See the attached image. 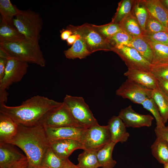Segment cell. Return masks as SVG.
<instances>
[{
  "mask_svg": "<svg viewBox=\"0 0 168 168\" xmlns=\"http://www.w3.org/2000/svg\"><path fill=\"white\" fill-rule=\"evenodd\" d=\"M62 168H79L77 165H75L68 158L66 159L63 166Z\"/></svg>",
  "mask_w": 168,
  "mask_h": 168,
  "instance_id": "cell-45",
  "label": "cell"
},
{
  "mask_svg": "<svg viewBox=\"0 0 168 168\" xmlns=\"http://www.w3.org/2000/svg\"><path fill=\"white\" fill-rule=\"evenodd\" d=\"M131 11L144 33L148 14L143 1H134Z\"/></svg>",
  "mask_w": 168,
  "mask_h": 168,
  "instance_id": "cell-31",
  "label": "cell"
},
{
  "mask_svg": "<svg viewBox=\"0 0 168 168\" xmlns=\"http://www.w3.org/2000/svg\"><path fill=\"white\" fill-rule=\"evenodd\" d=\"M97 152L84 150L78 156L77 165L79 168H98L101 167L97 157Z\"/></svg>",
  "mask_w": 168,
  "mask_h": 168,
  "instance_id": "cell-27",
  "label": "cell"
},
{
  "mask_svg": "<svg viewBox=\"0 0 168 168\" xmlns=\"http://www.w3.org/2000/svg\"><path fill=\"white\" fill-rule=\"evenodd\" d=\"M40 124L44 127H72L83 128L74 119L63 102L61 105L49 112Z\"/></svg>",
  "mask_w": 168,
  "mask_h": 168,
  "instance_id": "cell-8",
  "label": "cell"
},
{
  "mask_svg": "<svg viewBox=\"0 0 168 168\" xmlns=\"http://www.w3.org/2000/svg\"><path fill=\"white\" fill-rule=\"evenodd\" d=\"M124 75L148 89L154 90L158 87V80L151 72L128 69Z\"/></svg>",
  "mask_w": 168,
  "mask_h": 168,
  "instance_id": "cell-15",
  "label": "cell"
},
{
  "mask_svg": "<svg viewBox=\"0 0 168 168\" xmlns=\"http://www.w3.org/2000/svg\"><path fill=\"white\" fill-rule=\"evenodd\" d=\"M158 86L168 97V81L158 80Z\"/></svg>",
  "mask_w": 168,
  "mask_h": 168,
  "instance_id": "cell-42",
  "label": "cell"
},
{
  "mask_svg": "<svg viewBox=\"0 0 168 168\" xmlns=\"http://www.w3.org/2000/svg\"><path fill=\"white\" fill-rule=\"evenodd\" d=\"M19 11V9L12 4L10 0H0V13L1 18L10 25L14 26L13 19Z\"/></svg>",
  "mask_w": 168,
  "mask_h": 168,
  "instance_id": "cell-29",
  "label": "cell"
},
{
  "mask_svg": "<svg viewBox=\"0 0 168 168\" xmlns=\"http://www.w3.org/2000/svg\"><path fill=\"white\" fill-rule=\"evenodd\" d=\"M151 148L152 155L159 163L164 165L168 163V144L166 140L156 137Z\"/></svg>",
  "mask_w": 168,
  "mask_h": 168,
  "instance_id": "cell-21",
  "label": "cell"
},
{
  "mask_svg": "<svg viewBox=\"0 0 168 168\" xmlns=\"http://www.w3.org/2000/svg\"><path fill=\"white\" fill-rule=\"evenodd\" d=\"M0 49L9 57L19 60L43 67L45 65V60L38 42L25 38L13 41H0Z\"/></svg>",
  "mask_w": 168,
  "mask_h": 168,
  "instance_id": "cell-3",
  "label": "cell"
},
{
  "mask_svg": "<svg viewBox=\"0 0 168 168\" xmlns=\"http://www.w3.org/2000/svg\"><path fill=\"white\" fill-rule=\"evenodd\" d=\"M118 116L126 127L139 128L151 126L154 118L150 114H143L136 112L131 105L122 109Z\"/></svg>",
  "mask_w": 168,
  "mask_h": 168,
  "instance_id": "cell-12",
  "label": "cell"
},
{
  "mask_svg": "<svg viewBox=\"0 0 168 168\" xmlns=\"http://www.w3.org/2000/svg\"><path fill=\"white\" fill-rule=\"evenodd\" d=\"M134 1L123 0L118 3L116 12L111 22L119 24L120 21L132 10Z\"/></svg>",
  "mask_w": 168,
  "mask_h": 168,
  "instance_id": "cell-33",
  "label": "cell"
},
{
  "mask_svg": "<svg viewBox=\"0 0 168 168\" xmlns=\"http://www.w3.org/2000/svg\"><path fill=\"white\" fill-rule=\"evenodd\" d=\"M111 141L107 125L101 126L98 123L86 129L82 143L83 150L97 152Z\"/></svg>",
  "mask_w": 168,
  "mask_h": 168,
  "instance_id": "cell-7",
  "label": "cell"
},
{
  "mask_svg": "<svg viewBox=\"0 0 168 168\" xmlns=\"http://www.w3.org/2000/svg\"><path fill=\"white\" fill-rule=\"evenodd\" d=\"M143 107L153 115L156 121V127L165 126L163 122L158 107L152 97L146 99L141 104Z\"/></svg>",
  "mask_w": 168,
  "mask_h": 168,
  "instance_id": "cell-34",
  "label": "cell"
},
{
  "mask_svg": "<svg viewBox=\"0 0 168 168\" xmlns=\"http://www.w3.org/2000/svg\"><path fill=\"white\" fill-rule=\"evenodd\" d=\"M152 90L128 78L116 90V94L134 103L142 104L146 99L152 97Z\"/></svg>",
  "mask_w": 168,
  "mask_h": 168,
  "instance_id": "cell-9",
  "label": "cell"
},
{
  "mask_svg": "<svg viewBox=\"0 0 168 168\" xmlns=\"http://www.w3.org/2000/svg\"><path fill=\"white\" fill-rule=\"evenodd\" d=\"M161 2L168 11V0H160Z\"/></svg>",
  "mask_w": 168,
  "mask_h": 168,
  "instance_id": "cell-46",
  "label": "cell"
},
{
  "mask_svg": "<svg viewBox=\"0 0 168 168\" xmlns=\"http://www.w3.org/2000/svg\"><path fill=\"white\" fill-rule=\"evenodd\" d=\"M50 147L59 156L63 159L68 158L75 150L83 149L81 142L72 139L50 141Z\"/></svg>",
  "mask_w": 168,
  "mask_h": 168,
  "instance_id": "cell-14",
  "label": "cell"
},
{
  "mask_svg": "<svg viewBox=\"0 0 168 168\" xmlns=\"http://www.w3.org/2000/svg\"><path fill=\"white\" fill-rule=\"evenodd\" d=\"M7 61V58L0 57V81L3 78Z\"/></svg>",
  "mask_w": 168,
  "mask_h": 168,
  "instance_id": "cell-40",
  "label": "cell"
},
{
  "mask_svg": "<svg viewBox=\"0 0 168 168\" xmlns=\"http://www.w3.org/2000/svg\"><path fill=\"white\" fill-rule=\"evenodd\" d=\"M91 25L96 31L108 40L116 33L122 30L118 24L112 22L102 25Z\"/></svg>",
  "mask_w": 168,
  "mask_h": 168,
  "instance_id": "cell-32",
  "label": "cell"
},
{
  "mask_svg": "<svg viewBox=\"0 0 168 168\" xmlns=\"http://www.w3.org/2000/svg\"><path fill=\"white\" fill-rule=\"evenodd\" d=\"M34 168H45L41 166H40L36 167H34Z\"/></svg>",
  "mask_w": 168,
  "mask_h": 168,
  "instance_id": "cell-48",
  "label": "cell"
},
{
  "mask_svg": "<svg viewBox=\"0 0 168 168\" xmlns=\"http://www.w3.org/2000/svg\"><path fill=\"white\" fill-rule=\"evenodd\" d=\"M62 103L37 95L23 101L17 106H8L5 103H0V111L9 116L18 124L31 127L40 124L49 112Z\"/></svg>",
  "mask_w": 168,
  "mask_h": 168,
  "instance_id": "cell-1",
  "label": "cell"
},
{
  "mask_svg": "<svg viewBox=\"0 0 168 168\" xmlns=\"http://www.w3.org/2000/svg\"><path fill=\"white\" fill-rule=\"evenodd\" d=\"M13 24L25 38L39 42L43 23L38 13L30 10H19L14 18Z\"/></svg>",
  "mask_w": 168,
  "mask_h": 168,
  "instance_id": "cell-4",
  "label": "cell"
},
{
  "mask_svg": "<svg viewBox=\"0 0 168 168\" xmlns=\"http://www.w3.org/2000/svg\"><path fill=\"white\" fill-rule=\"evenodd\" d=\"M7 143L21 148L33 167L40 165L50 147L45 128L40 124L31 127L19 124L16 135Z\"/></svg>",
  "mask_w": 168,
  "mask_h": 168,
  "instance_id": "cell-2",
  "label": "cell"
},
{
  "mask_svg": "<svg viewBox=\"0 0 168 168\" xmlns=\"http://www.w3.org/2000/svg\"><path fill=\"white\" fill-rule=\"evenodd\" d=\"M111 51L116 53L121 58L128 69L150 72L151 64L134 48L121 45L112 47Z\"/></svg>",
  "mask_w": 168,
  "mask_h": 168,
  "instance_id": "cell-11",
  "label": "cell"
},
{
  "mask_svg": "<svg viewBox=\"0 0 168 168\" xmlns=\"http://www.w3.org/2000/svg\"><path fill=\"white\" fill-rule=\"evenodd\" d=\"M150 71L157 80L168 81V63L151 64Z\"/></svg>",
  "mask_w": 168,
  "mask_h": 168,
  "instance_id": "cell-36",
  "label": "cell"
},
{
  "mask_svg": "<svg viewBox=\"0 0 168 168\" xmlns=\"http://www.w3.org/2000/svg\"><path fill=\"white\" fill-rule=\"evenodd\" d=\"M166 127L167 128V129L168 130V125L167 126H166Z\"/></svg>",
  "mask_w": 168,
  "mask_h": 168,
  "instance_id": "cell-51",
  "label": "cell"
},
{
  "mask_svg": "<svg viewBox=\"0 0 168 168\" xmlns=\"http://www.w3.org/2000/svg\"><path fill=\"white\" fill-rule=\"evenodd\" d=\"M166 31L168 33V23L167 27L166 28Z\"/></svg>",
  "mask_w": 168,
  "mask_h": 168,
  "instance_id": "cell-50",
  "label": "cell"
},
{
  "mask_svg": "<svg viewBox=\"0 0 168 168\" xmlns=\"http://www.w3.org/2000/svg\"><path fill=\"white\" fill-rule=\"evenodd\" d=\"M162 31H166V28L148 14L144 33H152Z\"/></svg>",
  "mask_w": 168,
  "mask_h": 168,
  "instance_id": "cell-38",
  "label": "cell"
},
{
  "mask_svg": "<svg viewBox=\"0 0 168 168\" xmlns=\"http://www.w3.org/2000/svg\"><path fill=\"white\" fill-rule=\"evenodd\" d=\"M19 124L12 118L0 111V143H7L16 135Z\"/></svg>",
  "mask_w": 168,
  "mask_h": 168,
  "instance_id": "cell-18",
  "label": "cell"
},
{
  "mask_svg": "<svg viewBox=\"0 0 168 168\" xmlns=\"http://www.w3.org/2000/svg\"><path fill=\"white\" fill-rule=\"evenodd\" d=\"M27 168H34L33 166L30 165V164Z\"/></svg>",
  "mask_w": 168,
  "mask_h": 168,
  "instance_id": "cell-49",
  "label": "cell"
},
{
  "mask_svg": "<svg viewBox=\"0 0 168 168\" xmlns=\"http://www.w3.org/2000/svg\"><path fill=\"white\" fill-rule=\"evenodd\" d=\"M28 63L9 57L5 75L0 81V91H5L13 83L20 81L26 74Z\"/></svg>",
  "mask_w": 168,
  "mask_h": 168,
  "instance_id": "cell-10",
  "label": "cell"
},
{
  "mask_svg": "<svg viewBox=\"0 0 168 168\" xmlns=\"http://www.w3.org/2000/svg\"><path fill=\"white\" fill-rule=\"evenodd\" d=\"M119 24L122 30L133 38L144 36V32L132 11L127 15Z\"/></svg>",
  "mask_w": 168,
  "mask_h": 168,
  "instance_id": "cell-20",
  "label": "cell"
},
{
  "mask_svg": "<svg viewBox=\"0 0 168 168\" xmlns=\"http://www.w3.org/2000/svg\"><path fill=\"white\" fill-rule=\"evenodd\" d=\"M116 144L111 141L97 152V158L102 168H114L116 165V161L112 156Z\"/></svg>",
  "mask_w": 168,
  "mask_h": 168,
  "instance_id": "cell-22",
  "label": "cell"
},
{
  "mask_svg": "<svg viewBox=\"0 0 168 168\" xmlns=\"http://www.w3.org/2000/svg\"><path fill=\"white\" fill-rule=\"evenodd\" d=\"M25 38L14 26L10 25L1 18L0 24V42L13 41Z\"/></svg>",
  "mask_w": 168,
  "mask_h": 168,
  "instance_id": "cell-24",
  "label": "cell"
},
{
  "mask_svg": "<svg viewBox=\"0 0 168 168\" xmlns=\"http://www.w3.org/2000/svg\"><path fill=\"white\" fill-rule=\"evenodd\" d=\"M133 38L132 37L122 30L109 39L108 41L112 47L121 45L127 46Z\"/></svg>",
  "mask_w": 168,
  "mask_h": 168,
  "instance_id": "cell-35",
  "label": "cell"
},
{
  "mask_svg": "<svg viewBox=\"0 0 168 168\" xmlns=\"http://www.w3.org/2000/svg\"><path fill=\"white\" fill-rule=\"evenodd\" d=\"M147 40L152 50L153 57L151 64L168 63V45Z\"/></svg>",
  "mask_w": 168,
  "mask_h": 168,
  "instance_id": "cell-28",
  "label": "cell"
},
{
  "mask_svg": "<svg viewBox=\"0 0 168 168\" xmlns=\"http://www.w3.org/2000/svg\"><path fill=\"white\" fill-rule=\"evenodd\" d=\"M154 131L156 137L162 138L166 141L168 144V130L166 126L163 127H156Z\"/></svg>",
  "mask_w": 168,
  "mask_h": 168,
  "instance_id": "cell-39",
  "label": "cell"
},
{
  "mask_svg": "<svg viewBox=\"0 0 168 168\" xmlns=\"http://www.w3.org/2000/svg\"><path fill=\"white\" fill-rule=\"evenodd\" d=\"M74 119L83 128L98 124L89 106L82 97L67 95L63 102Z\"/></svg>",
  "mask_w": 168,
  "mask_h": 168,
  "instance_id": "cell-6",
  "label": "cell"
},
{
  "mask_svg": "<svg viewBox=\"0 0 168 168\" xmlns=\"http://www.w3.org/2000/svg\"><path fill=\"white\" fill-rule=\"evenodd\" d=\"M66 159L60 157L49 147L40 166L45 168H62Z\"/></svg>",
  "mask_w": 168,
  "mask_h": 168,
  "instance_id": "cell-30",
  "label": "cell"
},
{
  "mask_svg": "<svg viewBox=\"0 0 168 168\" xmlns=\"http://www.w3.org/2000/svg\"><path fill=\"white\" fill-rule=\"evenodd\" d=\"M29 165V161L26 156L15 163L10 168H27Z\"/></svg>",
  "mask_w": 168,
  "mask_h": 168,
  "instance_id": "cell-41",
  "label": "cell"
},
{
  "mask_svg": "<svg viewBox=\"0 0 168 168\" xmlns=\"http://www.w3.org/2000/svg\"><path fill=\"white\" fill-rule=\"evenodd\" d=\"M12 145L9 143H0V168H10L26 156Z\"/></svg>",
  "mask_w": 168,
  "mask_h": 168,
  "instance_id": "cell-17",
  "label": "cell"
},
{
  "mask_svg": "<svg viewBox=\"0 0 168 168\" xmlns=\"http://www.w3.org/2000/svg\"><path fill=\"white\" fill-rule=\"evenodd\" d=\"M60 32L61 38L63 40H67L70 36L73 34L71 31L67 29L66 30L63 29Z\"/></svg>",
  "mask_w": 168,
  "mask_h": 168,
  "instance_id": "cell-43",
  "label": "cell"
},
{
  "mask_svg": "<svg viewBox=\"0 0 168 168\" xmlns=\"http://www.w3.org/2000/svg\"><path fill=\"white\" fill-rule=\"evenodd\" d=\"M80 38L79 35L77 34H72L66 40L68 45H72L77 39Z\"/></svg>",
  "mask_w": 168,
  "mask_h": 168,
  "instance_id": "cell-44",
  "label": "cell"
},
{
  "mask_svg": "<svg viewBox=\"0 0 168 168\" xmlns=\"http://www.w3.org/2000/svg\"><path fill=\"white\" fill-rule=\"evenodd\" d=\"M164 168H168V163L164 165Z\"/></svg>",
  "mask_w": 168,
  "mask_h": 168,
  "instance_id": "cell-47",
  "label": "cell"
},
{
  "mask_svg": "<svg viewBox=\"0 0 168 168\" xmlns=\"http://www.w3.org/2000/svg\"><path fill=\"white\" fill-rule=\"evenodd\" d=\"M66 28L73 34L79 35L91 53L100 50L111 51L112 46L109 41L96 31L91 24L86 23L78 26L70 25Z\"/></svg>",
  "mask_w": 168,
  "mask_h": 168,
  "instance_id": "cell-5",
  "label": "cell"
},
{
  "mask_svg": "<svg viewBox=\"0 0 168 168\" xmlns=\"http://www.w3.org/2000/svg\"><path fill=\"white\" fill-rule=\"evenodd\" d=\"M152 97L156 103L164 124L168 120V97L159 87L152 90Z\"/></svg>",
  "mask_w": 168,
  "mask_h": 168,
  "instance_id": "cell-26",
  "label": "cell"
},
{
  "mask_svg": "<svg viewBox=\"0 0 168 168\" xmlns=\"http://www.w3.org/2000/svg\"><path fill=\"white\" fill-rule=\"evenodd\" d=\"M142 1L148 14L166 28L168 23V11L160 0Z\"/></svg>",
  "mask_w": 168,
  "mask_h": 168,
  "instance_id": "cell-19",
  "label": "cell"
},
{
  "mask_svg": "<svg viewBox=\"0 0 168 168\" xmlns=\"http://www.w3.org/2000/svg\"><path fill=\"white\" fill-rule=\"evenodd\" d=\"M143 36L150 41L168 45V33L166 31L144 33Z\"/></svg>",
  "mask_w": 168,
  "mask_h": 168,
  "instance_id": "cell-37",
  "label": "cell"
},
{
  "mask_svg": "<svg viewBox=\"0 0 168 168\" xmlns=\"http://www.w3.org/2000/svg\"><path fill=\"white\" fill-rule=\"evenodd\" d=\"M44 128L50 141L72 139L77 140L82 143L86 129L72 127Z\"/></svg>",
  "mask_w": 168,
  "mask_h": 168,
  "instance_id": "cell-13",
  "label": "cell"
},
{
  "mask_svg": "<svg viewBox=\"0 0 168 168\" xmlns=\"http://www.w3.org/2000/svg\"><path fill=\"white\" fill-rule=\"evenodd\" d=\"M127 46L135 49L151 64L153 57L152 50L148 41L144 36L133 38Z\"/></svg>",
  "mask_w": 168,
  "mask_h": 168,
  "instance_id": "cell-23",
  "label": "cell"
},
{
  "mask_svg": "<svg viewBox=\"0 0 168 168\" xmlns=\"http://www.w3.org/2000/svg\"><path fill=\"white\" fill-rule=\"evenodd\" d=\"M64 54L66 58L73 59L77 58H84L91 53L80 38L77 40L70 48L64 51Z\"/></svg>",
  "mask_w": 168,
  "mask_h": 168,
  "instance_id": "cell-25",
  "label": "cell"
},
{
  "mask_svg": "<svg viewBox=\"0 0 168 168\" xmlns=\"http://www.w3.org/2000/svg\"><path fill=\"white\" fill-rule=\"evenodd\" d=\"M107 126L109 129L111 141L116 144L126 142L130 136L127 131L125 124L118 116H113L109 120Z\"/></svg>",
  "mask_w": 168,
  "mask_h": 168,
  "instance_id": "cell-16",
  "label": "cell"
}]
</instances>
